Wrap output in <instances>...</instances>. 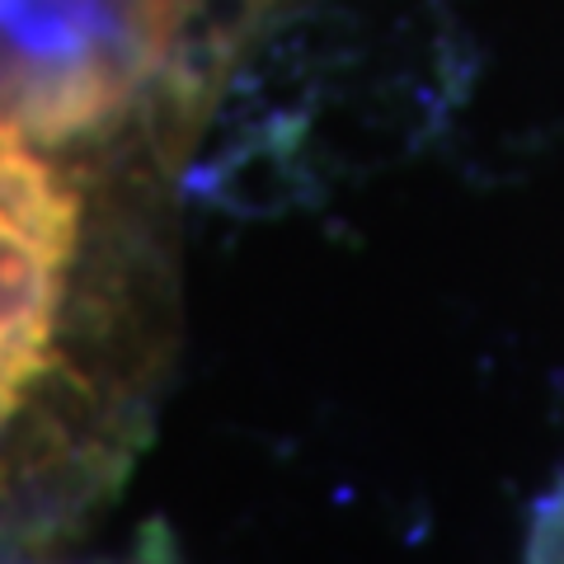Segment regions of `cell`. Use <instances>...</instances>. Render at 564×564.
Segmentation results:
<instances>
[{"instance_id": "obj_3", "label": "cell", "mask_w": 564, "mask_h": 564, "mask_svg": "<svg viewBox=\"0 0 564 564\" xmlns=\"http://www.w3.org/2000/svg\"><path fill=\"white\" fill-rule=\"evenodd\" d=\"M62 269L57 254L0 221V334L57 344Z\"/></svg>"}, {"instance_id": "obj_6", "label": "cell", "mask_w": 564, "mask_h": 564, "mask_svg": "<svg viewBox=\"0 0 564 564\" xmlns=\"http://www.w3.org/2000/svg\"><path fill=\"white\" fill-rule=\"evenodd\" d=\"M39 6H47V0H0V33L10 39V33L20 29Z\"/></svg>"}, {"instance_id": "obj_5", "label": "cell", "mask_w": 564, "mask_h": 564, "mask_svg": "<svg viewBox=\"0 0 564 564\" xmlns=\"http://www.w3.org/2000/svg\"><path fill=\"white\" fill-rule=\"evenodd\" d=\"M113 564H180V551H174V532H170L161 518H151L137 532V551L128 560H113Z\"/></svg>"}, {"instance_id": "obj_2", "label": "cell", "mask_w": 564, "mask_h": 564, "mask_svg": "<svg viewBox=\"0 0 564 564\" xmlns=\"http://www.w3.org/2000/svg\"><path fill=\"white\" fill-rule=\"evenodd\" d=\"M0 221L39 240L62 263L80 250L85 198L76 180L52 165L10 113H0Z\"/></svg>"}, {"instance_id": "obj_4", "label": "cell", "mask_w": 564, "mask_h": 564, "mask_svg": "<svg viewBox=\"0 0 564 564\" xmlns=\"http://www.w3.org/2000/svg\"><path fill=\"white\" fill-rule=\"evenodd\" d=\"M527 564H564V480L536 508L527 532Z\"/></svg>"}, {"instance_id": "obj_1", "label": "cell", "mask_w": 564, "mask_h": 564, "mask_svg": "<svg viewBox=\"0 0 564 564\" xmlns=\"http://www.w3.org/2000/svg\"><path fill=\"white\" fill-rule=\"evenodd\" d=\"M147 70L113 52L76 62H20L0 80V113H10L39 147L113 132L132 109Z\"/></svg>"}]
</instances>
